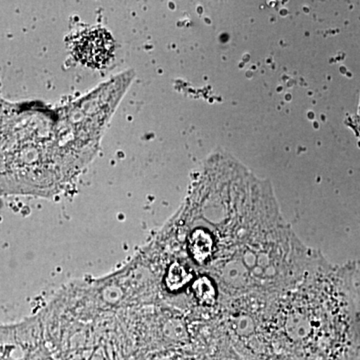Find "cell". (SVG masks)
<instances>
[{
  "label": "cell",
  "mask_w": 360,
  "mask_h": 360,
  "mask_svg": "<svg viewBox=\"0 0 360 360\" xmlns=\"http://www.w3.org/2000/svg\"><path fill=\"white\" fill-rule=\"evenodd\" d=\"M115 51L112 37L106 30H87L78 35L73 53L78 60L91 68H101L110 61Z\"/></svg>",
  "instance_id": "6da1fadb"
}]
</instances>
